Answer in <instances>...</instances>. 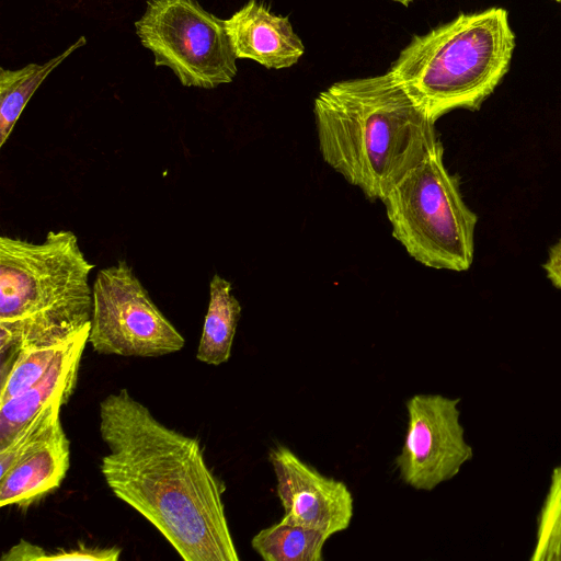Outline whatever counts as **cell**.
<instances>
[{
  "label": "cell",
  "instance_id": "obj_1",
  "mask_svg": "<svg viewBox=\"0 0 561 561\" xmlns=\"http://www.w3.org/2000/svg\"><path fill=\"white\" fill-rule=\"evenodd\" d=\"M108 448L100 470L115 496L151 523L184 561H238L224 485L199 440L158 421L127 389L99 407Z\"/></svg>",
  "mask_w": 561,
  "mask_h": 561
},
{
  "label": "cell",
  "instance_id": "obj_2",
  "mask_svg": "<svg viewBox=\"0 0 561 561\" xmlns=\"http://www.w3.org/2000/svg\"><path fill=\"white\" fill-rule=\"evenodd\" d=\"M313 114L323 160L370 201H382L439 140L436 122L388 71L332 83Z\"/></svg>",
  "mask_w": 561,
  "mask_h": 561
},
{
  "label": "cell",
  "instance_id": "obj_3",
  "mask_svg": "<svg viewBox=\"0 0 561 561\" xmlns=\"http://www.w3.org/2000/svg\"><path fill=\"white\" fill-rule=\"evenodd\" d=\"M94 264L69 230L41 243L0 238V352L58 343L90 323Z\"/></svg>",
  "mask_w": 561,
  "mask_h": 561
},
{
  "label": "cell",
  "instance_id": "obj_4",
  "mask_svg": "<svg viewBox=\"0 0 561 561\" xmlns=\"http://www.w3.org/2000/svg\"><path fill=\"white\" fill-rule=\"evenodd\" d=\"M515 46L504 8L461 12L414 35L388 72L437 122L457 108L479 110L508 72Z\"/></svg>",
  "mask_w": 561,
  "mask_h": 561
},
{
  "label": "cell",
  "instance_id": "obj_5",
  "mask_svg": "<svg viewBox=\"0 0 561 561\" xmlns=\"http://www.w3.org/2000/svg\"><path fill=\"white\" fill-rule=\"evenodd\" d=\"M381 202L392 237L411 257L437 270L470 268L478 216L463 202L458 178L444 163L440 140Z\"/></svg>",
  "mask_w": 561,
  "mask_h": 561
},
{
  "label": "cell",
  "instance_id": "obj_6",
  "mask_svg": "<svg viewBox=\"0 0 561 561\" xmlns=\"http://www.w3.org/2000/svg\"><path fill=\"white\" fill-rule=\"evenodd\" d=\"M135 28L154 65L168 67L184 87L215 89L237 76L225 20L197 0H148Z\"/></svg>",
  "mask_w": 561,
  "mask_h": 561
},
{
  "label": "cell",
  "instance_id": "obj_7",
  "mask_svg": "<svg viewBox=\"0 0 561 561\" xmlns=\"http://www.w3.org/2000/svg\"><path fill=\"white\" fill-rule=\"evenodd\" d=\"M92 299L89 343L96 353L158 357L184 347L183 335L156 306L125 260L98 272Z\"/></svg>",
  "mask_w": 561,
  "mask_h": 561
},
{
  "label": "cell",
  "instance_id": "obj_8",
  "mask_svg": "<svg viewBox=\"0 0 561 561\" xmlns=\"http://www.w3.org/2000/svg\"><path fill=\"white\" fill-rule=\"evenodd\" d=\"M459 398L412 396L405 403L408 427L396 466L401 480L419 491H432L456 477L473 458L460 422Z\"/></svg>",
  "mask_w": 561,
  "mask_h": 561
},
{
  "label": "cell",
  "instance_id": "obj_9",
  "mask_svg": "<svg viewBox=\"0 0 561 561\" xmlns=\"http://www.w3.org/2000/svg\"><path fill=\"white\" fill-rule=\"evenodd\" d=\"M268 461L284 510L280 520L317 529L330 537L348 528L354 499L343 481L321 474L286 446L271 448Z\"/></svg>",
  "mask_w": 561,
  "mask_h": 561
},
{
  "label": "cell",
  "instance_id": "obj_10",
  "mask_svg": "<svg viewBox=\"0 0 561 561\" xmlns=\"http://www.w3.org/2000/svg\"><path fill=\"white\" fill-rule=\"evenodd\" d=\"M70 467V442L60 414L0 476V506L28 507L59 488Z\"/></svg>",
  "mask_w": 561,
  "mask_h": 561
},
{
  "label": "cell",
  "instance_id": "obj_11",
  "mask_svg": "<svg viewBox=\"0 0 561 561\" xmlns=\"http://www.w3.org/2000/svg\"><path fill=\"white\" fill-rule=\"evenodd\" d=\"M234 55L267 69H286L305 54V45L287 16L273 13L257 0H249L225 20Z\"/></svg>",
  "mask_w": 561,
  "mask_h": 561
},
{
  "label": "cell",
  "instance_id": "obj_12",
  "mask_svg": "<svg viewBox=\"0 0 561 561\" xmlns=\"http://www.w3.org/2000/svg\"><path fill=\"white\" fill-rule=\"evenodd\" d=\"M90 328L91 325L81 333L38 382L25 392L0 403V446L7 444L54 400H69L78 380L81 355L89 342Z\"/></svg>",
  "mask_w": 561,
  "mask_h": 561
},
{
  "label": "cell",
  "instance_id": "obj_13",
  "mask_svg": "<svg viewBox=\"0 0 561 561\" xmlns=\"http://www.w3.org/2000/svg\"><path fill=\"white\" fill-rule=\"evenodd\" d=\"M240 317L241 305L232 294L231 283L215 274L209 283V302L196 358L215 366L228 362Z\"/></svg>",
  "mask_w": 561,
  "mask_h": 561
},
{
  "label": "cell",
  "instance_id": "obj_14",
  "mask_svg": "<svg viewBox=\"0 0 561 561\" xmlns=\"http://www.w3.org/2000/svg\"><path fill=\"white\" fill-rule=\"evenodd\" d=\"M85 44L87 38L81 36L62 53L44 64L30 62L19 69H0V147L5 144L38 87L67 57Z\"/></svg>",
  "mask_w": 561,
  "mask_h": 561
},
{
  "label": "cell",
  "instance_id": "obj_15",
  "mask_svg": "<svg viewBox=\"0 0 561 561\" xmlns=\"http://www.w3.org/2000/svg\"><path fill=\"white\" fill-rule=\"evenodd\" d=\"M329 535L280 520L261 529L251 547L265 561H322Z\"/></svg>",
  "mask_w": 561,
  "mask_h": 561
},
{
  "label": "cell",
  "instance_id": "obj_16",
  "mask_svg": "<svg viewBox=\"0 0 561 561\" xmlns=\"http://www.w3.org/2000/svg\"><path fill=\"white\" fill-rule=\"evenodd\" d=\"M90 325L91 321L65 341L24 347L8 356V370L1 378L0 403L25 392L38 382Z\"/></svg>",
  "mask_w": 561,
  "mask_h": 561
},
{
  "label": "cell",
  "instance_id": "obj_17",
  "mask_svg": "<svg viewBox=\"0 0 561 561\" xmlns=\"http://www.w3.org/2000/svg\"><path fill=\"white\" fill-rule=\"evenodd\" d=\"M531 561H561V463L550 478L547 495L537 520Z\"/></svg>",
  "mask_w": 561,
  "mask_h": 561
},
{
  "label": "cell",
  "instance_id": "obj_18",
  "mask_svg": "<svg viewBox=\"0 0 561 561\" xmlns=\"http://www.w3.org/2000/svg\"><path fill=\"white\" fill-rule=\"evenodd\" d=\"M119 554L121 549L117 547H85L80 543L76 548L47 552L43 560L116 561Z\"/></svg>",
  "mask_w": 561,
  "mask_h": 561
},
{
  "label": "cell",
  "instance_id": "obj_19",
  "mask_svg": "<svg viewBox=\"0 0 561 561\" xmlns=\"http://www.w3.org/2000/svg\"><path fill=\"white\" fill-rule=\"evenodd\" d=\"M46 553L47 551H45L42 547L37 545L21 541L20 543L13 546L7 553H4L1 559L3 561L43 560Z\"/></svg>",
  "mask_w": 561,
  "mask_h": 561
},
{
  "label": "cell",
  "instance_id": "obj_20",
  "mask_svg": "<svg viewBox=\"0 0 561 561\" xmlns=\"http://www.w3.org/2000/svg\"><path fill=\"white\" fill-rule=\"evenodd\" d=\"M542 267L552 285L561 289V238L550 248Z\"/></svg>",
  "mask_w": 561,
  "mask_h": 561
},
{
  "label": "cell",
  "instance_id": "obj_21",
  "mask_svg": "<svg viewBox=\"0 0 561 561\" xmlns=\"http://www.w3.org/2000/svg\"><path fill=\"white\" fill-rule=\"evenodd\" d=\"M393 2H397L405 8H408L414 0H391Z\"/></svg>",
  "mask_w": 561,
  "mask_h": 561
},
{
  "label": "cell",
  "instance_id": "obj_22",
  "mask_svg": "<svg viewBox=\"0 0 561 561\" xmlns=\"http://www.w3.org/2000/svg\"><path fill=\"white\" fill-rule=\"evenodd\" d=\"M550 1H553V2H556L558 4H561V0H550Z\"/></svg>",
  "mask_w": 561,
  "mask_h": 561
}]
</instances>
